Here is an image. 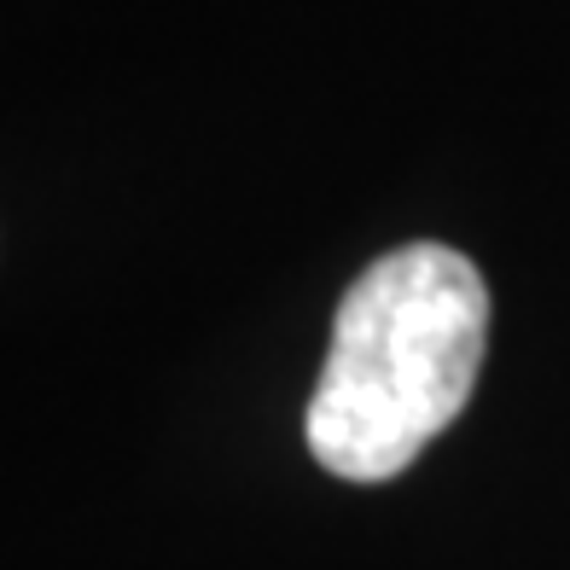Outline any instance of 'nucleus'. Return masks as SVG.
<instances>
[{
	"label": "nucleus",
	"mask_w": 570,
	"mask_h": 570,
	"mask_svg": "<svg viewBox=\"0 0 570 570\" xmlns=\"http://www.w3.org/2000/svg\"><path fill=\"white\" fill-rule=\"evenodd\" d=\"M489 344V285L454 245H402L344 292L303 436L332 478L384 483L443 436Z\"/></svg>",
	"instance_id": "nucleus-1"
}]
</instances>
